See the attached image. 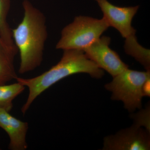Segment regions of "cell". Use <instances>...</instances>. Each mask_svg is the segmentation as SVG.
Segmentation results:
<instances>
[{"instance_id":"cell-4","label":"cell","mask_w":150,"mask_h":150,"mask_svg":"<svg viewBox=\"0 0 150 150\" xmlns=\"http://www.w3.org/2000/svg\"><path fill=\"white\" fill-rule=\"evenodd\" d=\"M110 27L104 18L76 17L71 23L65 26L56 44L57 49L83 50L97 40Z\"/></svg>"},{"instance_id":"cell-13","label":"cell","mask_w":150,"mask_h":150,"mask_svg":"<svg viewBox=\"0 0 150 150\" xmlns=\"http://www.w3.org/2000/svg\"><path fill=\"white\" fill-rule=\"evenodd\" d=\"M142 93L143 96H150V79H148L145 81L142 87Z\"/></svg>"},{"instance_id":"cell-11","label":"cell","mask_w":150,"mask_h":150,"mask_svg":"<svg viewBox=\"0 0 150 150\" xmlns=\"http://www.w3.org/2000/svg\"><path fill=\"white\" fill-rule=\"evenodd\" d=\"M25 86L17 81L10 85H0V109L9 112L12 108L13 101L23 92Z\"/></svg>"},{"instance_id":"cell-2","label":"cell","mask_w":150,"mask_h":150,"mask_svg":"<svg viewBox=\"0 0 150 150\" xmlns=\"http://www.w3.org/2000/svg\"><path fill=\"white\" fill-rule=\"evenodd\" d=\"M86 73L92 78L100 79L104 75L103 70L92 61L83 50H64L61 60L56 65L39 76L30 79L17 77V81L29 89L26 102L21 108L25 114L33 102L46 89L59 81L75 74Z\"/></svg>"},{"instance_id":"cell-10","label":"cell","mask_w":150,"mask_h":150,"mask_svg":"<svg viewBox=\"0 0 150 150\" xmlns=\"http://www.w3.org/2000/svg\"><path fill=\"white\" fill-rule=\"evenodd\" d=\"M10 6L11 0H0V38L8 48L18 53L7 19Z\"/></svg>"},{"instance_id":"cell-1","label":"cell","mask_w":150,"mask_h":150,"mask_svg":"<svg viewBox=\"0 0 150 150\" xmlns=\"http://www.w3.org/2000/svg\"><path fill=\"white\" fill-rule=\"evenodd\" d=\"M22 6V20L12 30L14 43L20 54V74L33 71L41 65L48 35L44 14L28 0H24Z\"/></svg>"},{"instance_id":"cell-9","label":"cell","mask_w":150,"mask_h":150,"mask_svg":"<svg viewBox=\"0 0 150 150\" xmlns=\"http://www.w3.org/2000/svg\"><path fill=\"white\" fill-rule=\"evenodd\" d=\"M17 54L8 48L0 38V85L5 84L17 77L14 65Z\"/></svg>"},{"instance_id":"cell-7","label":"cell","mask_w":150,"mask_h":150,"mask_svg":"<svg viewBox=\"0 0 150 150\" xmlns=\"http://www.w3.org/2000/svg\"><path fill=\"white\" fill-rule=\"evenodd\" d=\"M150 133L134 124L115 135L105 137L102 150H150Z\"/></svg>"},{"instance_id":"cell-5","label":"cell","mask_w":150,"mask_h":150,"mask_svg":"<svg viewBox=\"0 0 150 150\" xmlns=\"http://www.w3.org/2000/svg\"><path fill=\"white\" fill-rule=\"evenodd\" d=\"M149 79L150 71H139L127 68L113 77L112 81L105 84V88L112 92L111 99L121 100L125 109L133 112L142 108V87Z\"/></svg>"},{"instance_id":"cell-3","label":"cell","mask_w":150,"mask_h":150,"mask_svg":"<svg viewBox=\"0 0 150 150\" xmlns=\"http://www.w3.org/2000/svg\"><path fill=\"white\" fill-rule=\"evenodd\" d=\"M95 1L97 2L103 13V18L109 26L117 29L125 38V52L135 58L147 71H150L149 50L144 48L138 43L136 30L131 25L132 19L139 6L121 7L113 5L107 0Z\"/></svg>"},{"instance_id":"cell-12","label":"cell","mask_w":150,"mask_h":150,"mask_svg":"<svg viewBox=\"0 0 150 150\" xmlns=\"http://www.w3.org/2000/svg\"><path fill=\"white\" fill-rule=\"evenodd\" d=\"M150 108L148 105L146 108L131 115L134 120V124L140 127H144L150 133Z\"/></svg>"},{"instance_id":"cell-8","label":"cell","mask_w":150,"mask_h":150,"mask_svg":"<svg viewBox=\"0 0 150 150\" xmlns=\"http://www.w3.org/2000/svg\"><path fill=\"white\" fill-rule=\"evenodd\" d=\"M0 127L6 132L9 137V149L25 150L27 149V122L21 121L11 115L9 112L0 109Z\"/></svg>"},{"instance_id":"cell-6","label":"cell","mask_w":150,"mask_h":150,"mask_svg":"<svg viewBox=\"0 0 150 150\" xmlns=\"http://www.w3.org/2000/svg\"><path fill=\"white\" fill-rule=\"evenodd\" d=\"M110 37L103 36L83 50L87 56L112 77L129 68L115 51L110 49Z\"/></svg>"}]
</instances>
